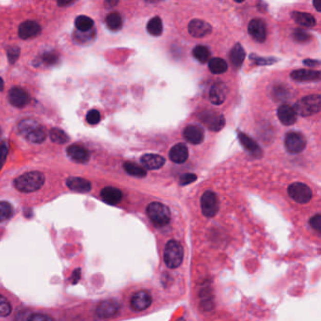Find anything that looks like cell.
I'll return each mask as SVG.
<instances>
[{"label":"cell","mask_w":321,"mask_h":321,"mask_svg":"<svg viewBox=\"0 0 321 321\" xmlns=\"http://www.w3.org/2000/svg\"><path fill=\"white\" fill-rule=\"evenodd\" d=\"M141 163L148 169H158L162 168L165 164V158L159 155L146 154L141 158Z\"/></svg>","instance_id":"603a6c76"},{"label":"cell","mask_w":321,"mask_h":321,"mask_svg":"<svg viewBox=\"0 0 321 321\" xmlns=\"http://www.w3.org/2000/svg\"><path fill=\"white\" fill-rule=\"evenodd\" d=\"M321 107V97L319 95L305 96L294 105V110L303 117H308L319 112Z\"/></svg>","instance_id":"3957f363"},{"label":"cell","mask_w":321,"mask_h":321,"mask_svg":"<svg viewBox=\"0 0 321 321\" xmlns=\"http://www.w3.org/2000/svg\"><path fill=\"white\" fill-rule=\"evenodd\" d=\"M8 59L11 63H14L20 56V48L18 46H10L7 50Z\"/></svg>","instance_id":"60d3db41"},{"label":"cell","mask_w":321,"mask_h":321,"mask_svg":"<svg viewBox=\"0 0 321 321\" xmlns=\"http://www.w3.org/2000/svg\"><path fill=\"white\" fill-rule=\"evenodd\" d=\"M120 311V304L116 299H107L102 301L96 309V315L102 319L111 318Z\"/></svg>","instance_id":"8fae6325"},{"label":"cell","mask_w":321,"mask_h":321,"mask_svg":"<svg viewBox=\"0 0 321 321\" xmlns=\"http://www.w3.org/2000/svg\"><path fill=\"white\" fill-rule=\"evenodd\" d=\"M291 78L299 82H306V81H317L320 79V72L314 71V70H306L300 69L296 70L291 73Z\"/></svg>","instance_id":"7402d4cb"},{"label":"cell","mask_w":321,"mask_h":321,"mask_svg":"<svg viewBox=\"0 0 321 321\" xmlns=\"http://www.w3.org/2000/svg\"><path fill=\"white\" fill-rule=\"evenodd\" d=\"M288 195L297 203L305 204L309 203L313 197V192L309 186L304 183L296 182L288 186Z\"/></svg>","instance_id":"52a82bcc"},{"label":"cell","mask_w":321,"mask_h":321,"mask_svg":"<svg viewBox=\"0 0 321 321\" xmlns=\"http://www.w3.org/2000/svg\"><path fill=\"white\" fill-rule=\"evenodd\" d=\"M313 4H314V6H315V8H316V11H319V8H318V5H317V4H318V2H317V1H314V3H313Z\"/></svg>","instance_id":"f907efd6"},{"label":"cell","mask_w":321,"mask_h":321,"mask_svg":"<svg viewBox=\"0 0 321 321\" xmlns=\"http://www.w3.org/2000/svg\"><path fill=\"white\" fill-rule=\"evenodd\" d=\"M212 27L201 19H194L188 24V32L194 38H203L211 33Z\"/></svg>","instance_id":"4fadbf2b"},{"label":"cell","mask_w":321,"mask_h":321,"mask_svg":"<svg viewBox=\"0 0 321 321\" xmlns=\"http://www.w3.org/2000/svg\"><path fill=\"white\" fill-rule=\"evenodd\" d=\"M75 28L79 32H88L93 28V21L90 17L80 15L75 19Z\"/></svg>","instance_id":"1f68e13d"},{"label":"cell","mask_w":321,"mask_h":321,"mask_svg":"<svg viewBox=\"0 0 321 321\" xmlns=\"http://www.w3.org/2000/svg\"><path fill=\"white\" fill-rule=\"evenodd\" d=\"M248 30L252 38L258 43H264L267 39V27L262 19H253L249 24Z\"/></svg>","instance_id":"7c38bea8"},{"label":"cell","mask_w":321,"mask_h":321,"mask_svg":"<svg viewBox=\"0 0 321 321\" xmlns=\"http://www.w3.org/2000/svg\"><path fill=\"white\" fill-rule=\"evenodd\" d=\"M286 148L290 154L301 153L306 147V140L305 137L298 132L288 133L285 140Z\"/></svg>","instance_id":"30bf717a"},{"label":"cell","mask_w":321,"mask_h":321,"mask_svg":"<svg viewBox=\"0 0 321 321\" xmlns=\"http://www.w3.org/2000/svg\"><path fill=\"white\" fill-rule=\"evenodd\" d=\"M41 33V27L35 21H26L19 26L18 34L23 40L31 39Z\"/></svg>","instance_id":"2e32d148"},{"label":"cell","mask_w":321,"mask_h":321,"mask_svg":"<svg viewBox=\"0 0 321 321\" xmlns=\"http://www.w3.org/2000/svg\"><path fill=\"white\" fill-rule=\"evenodd\" d=\"M184 259V248L176 240H169L164 249V262L169 269L180 267Z\"/></svg>","instance_id":"277c9868"},{"label":"cell","mask_w":321,"mask_h":321,"mask_svg":"<svg viewBox=\"0 0 321 321\" xmlns=\"http://www.w3.org/2000/svg\"><path fill=\"white\" fill-rule=\"evenodd\" d=\"M66 185L73 192L79 193L89 192L91 188L90 182L81 177H70L66 180Z\"/></svg>","instance_id":"cb8c5ba5"},{"label":"cell","mask_w":321,"mask_h":321,"mask_svg":"<svg viewBox=\"0 0 321 321\" xmlns=\"http://www.w3.org/2000/svg\"><path fill=\"white\" fill-rule=\"evenodd\" d=\"M201 209L203 214L207 218H213L217 215L220 209V203L215 192L207 191L203 193L201 197Z\"/></svg>","instance_id":"ba28073f"},{"label":"cell","mask_w":321,"mask_h":321,"mask_svg":"<svg viewBox=\"0 0 321 321\" xmlns=\"http://www.w3.org/2000/svg\"><path fill=\"white\" fill-rule=\"evenodd\" d=\"M196 180H197V176L194 174H184L181 176L179 183H180L181 186H186V185H190Z\"/></svg>","instance_id":"7bdbcfd3"},{"label":"cell","mask_w":321,"mask_h":321,"mask_svg":"<svg viewBox=\"0 0 321 321\" xmlns=\"http://www.w3.org/2000/svg\"><path fill=\"white\" fill-rule=\"evenodd\" d=\"M291 15L295 22L305 28H314L316 25V18L310 13L294 11Z\"/></svg>","instance_id":"484cf974"},{"label":"cell","mask_w":321,"mask_h":321,"mask_svg":"<svg viewBox=\"0 0 321 321\" xmlns=\"http://www.w3.org/2000/svg\"><path fill=\"white\" fill-rule=\"evenodd\" d=\"M277 115L284 125H292L297 121V113L294 110L293 107L289 105L280 106L277 110Z\"/></svg>","instance_id":"d6986e66"},{"label":"cell","mask_w":321,"mask_h":321,"mask_svg":"<svg viewBox=\"0 0 321 321\" xmlns=\"http://www.w3.org/2000/svg\"><path fill=\"white\" fill-rule=\"evenodd\" d=\"M246 53L242 47V45L240 44H237L235 45L231 51H230V61H231L232 65L236 69H239L242 65L243 62L245 60Z\"/></svg>","instance_id":"4316f807"},{"label":"cell","mask_w":321,"mask_h":321,"mask_svg":"<svg viewBox=\"0 0 321 321\" xmlns=\"http://www.w3.org/2000/svg\"><path fill=\"white\" fill-rule=\"evenodd\" d=\"M309 223H310L311 227L314 229V230H316V232H318V233H320L321 232V215L320 214H316L314 216V217H312L310 219V221H309Z\"/></svg>","instance_id":"ee69618b"},{"label":"cell","mask_w":321,"mask_h":321,"mask_svg":"<svg viewBox=\"0 0 321 321\" xmlns=\"http://www.w3.org/2000/svg\"><path fill=\"white\" fill-rule=\"evenodd\" d=\"M8 153H9V145L7 142H3L2 144H0V171L3 168V165L5 164Z\"/></svg>","instance_id":"b9f144b4"},{"label":"cell","mask_w":321,"mask_h":321,"mask_svg":"<svg viewBox=\"0 0 321 321\" xmlns=\"http://www.w3.org/2000/svg\"><path fill=\"white\" fill-rule=\"evenodd\" d=\"M192 55L197 60L198 62H201V63H205V62H209V60L210 59V51L206 46L197 45L192 50Z\"/></svg>","instance_id":"d6a6232c"},{"label":"cell","mask_w":321,"mask_h":321,"mask_svg":"<svg viewBox=\"0 0 321 321\" xmlns=\"http://www.w3.org/2000/svg\"><path fill=\"white\" fill-rule=\"evenodd\" d=\"M80 277H81V270L77 269L75 271H73V275H72L70 280H71V282H72L73 285H75V284H78V282H79Z\"/></svg>","instance_id":"7dc6e473"},{"label":"cell","mask_w":321,"mask_h":321,"mask_svg":"<svg viewBox=\"0 0 321 321\" xmlns=\"http://www.w3.org/2000/svg\"><path fill=\"white\" fill-rule=\"evenodd\" d=\"M11 313V305L5 297L0 295V317L8 316Z\"/></svg>","instance_id":"d590c367"},{"label":"cell","mask_w":321,"mask_h":321,"mask_svg":"<svg viewBox=\"0 0 321 321\" xmlns=\"http://www.w3.org/2000/svg\"><path fill=\"white\" fill-rule=\"evenodd\" d=\"M107 28L113 31H117L123 27V19L118 12H111L106 18Z\"/></svg>","instance_id":"4dcf8cb0"},{"label":"cell","mask_w":321,"mask_h":321,"mask_svg":"<svg viewBox=\"0 0 321 321\" xmlns=\"http://www.w3.org/2000/svg\"><path fill=\"white\" fill-rule=\"evenodd\" d=\"M31 315L32 314L28 311H21L18 313V315L15 317V321H28Z\"/></svg>","instance_id":"bcb514c9"},{"label":"cell","mask_w":321,"mask_h":321,"mask_svg":"<svg viewBox=\"0 0 321 321\" xmlns=\"http://www.w3.org/2000/svg\"><path fill=\"white\" fill-rule=\"evenodd\" d=\"M50 139L51 141H54L56 144H64L69 141L66 133L59 128H53L50 130Z\"/></svg>","instance_id":"836d02e7"},{"label":"cell","mask_w":321,"mask_h":321,"mask_svg":"<svg viewBox=\"0 0 321 321\" xmlns=\"http://www.w3.org/2000/svg\"><path fill=\"white\" fill-rule=\"evenodd\" d=\"M28 321H54L51 316L45 314H32Z\"/></svg>","instance_id":"f6af8a7d"},{"label":"cell","mask_w":321,"mask_h":321,"mask_svg":"<svg viewBox=\"0 0 321 321\" xmlns=\"http://www.w3.org/2000/svg\"><path fill=\"white\" fill-rule=\"evenodd\" d=\"M13 214V209L8 202H0V222L11 219Z\"/></svg>","instance_id":"e575fe53"},{"label":"cell","mask_w":321,"mask_h":321,"mask_svg":"<svg viewBox=\"0 0 321 321\" xmlns=\"http://www.w3.org/2000/svg\"><path fill=\"white\" fill-rule=\"evenodd\" d=\"M86 120L90 124H97L101 120V115H100V112L98 110L91 109L87 114Z\"/></svg>","instance_id":"ab89813d"},{"label":"cell","mask_w":321,"mask_h":321,"mask_svg":"<svg viewBox=\"0 0 321 321\" xmlns=\"http://www.w3.org/2000/svg\"><path fill=\"white\" fill-rule=\"evenodd\" d=\"M17 129L27 141L33 143H41L46 139V132L44 127L31 119L22 120L18 124Z\"/></svg>","instance_id":"6da1fadb"},{"label":"cell","mask_w":321,"mask_h":321,"mask_svg":"<svg viewBox=\"0 0 321 321\" xmlns=\"http://www.w3.org/2000/svg\"><path fill=\"white\" fill-rule=\"evenodd\" d=\"M250 59L258 65H271V64L278 62V60L275 58H260V56H255V55H251Z\"/></svg>","instance_id":"74e56055"},{"label":"cell","mask_w":321,"mask_h":321,"mask_svg":"<svg viewBox=\"0 0 321 321\" xmlns=\"http://www.w3.org/2000/svg\"><path fill=\"white\" fill-rule=\"evenodd\" d=\"M237 138L242 144V146L247 150L254 158H260L262 156V150L259 145L248 135L244 134L242 132H237Z\"/></svg>","instance_id":"ac0fdd59"},{"label":"cell","mask_w":321,"mask_h":321,"mask_svg":"<svg viewBox=\"0 0 321 321\" xmlns=\"http://www.w3.org/2000/svg\"><path fill=\"white\" fill-rule=\"evenodd\" d=\"M152 295L145 289L137 291L131 298V307L136 312L146 310L152 305Z\"/></svg>","instance_id":"9c48e42d"},{"label":"cell","mask_w":321,"mask_h":321,"mask_svg":"<svg viewBox=\"0 0 321 321\" xmlns=\"http://www.w3.org/2000/svg\"><path fill=\"white\" fill-rule=\"evenodd\" d=\"M209 67L210 72L214 74H220L225 73L228 69L227 62L220 58H213L209 62Z\"/></svg>","instance_id":"83f0119b"},{"label":"cell","mask_w":321,"mask_h":321,"mask_svg":"<svg viewBox=\"0 0 321 321\" xmlns=\"http://www.w3.org/2000/svg\"><path fill=\"white\" fill-rule=\"evenodd\" d=\"M228 93L227 86L222 82L215 83L209 91V100L216 106L223 104Z\"/></svg>","instance_id":"9a60e30c"},{"label":"cell","mask_w":321,"mask_h":321,"mask_svg":"<svg viewBox=\"0 0 321 321\" xmlns=\"http://www.w3.org/2000/svg\"><path fill=\"white\" fill-rule=\"evenodd\" d=\"M198 118L209 130L218 132L225 125V118L222 114L214 110H205L198 114Z\"/></svg>","instance_id":"8992f818"},{"label":"cell","mask_w":321,"mask_h":321,"mask_svg":"<svg viewBox=\"0 0 321 321\" xmlns=\"http://www.w3.org/2000/svg\"><path fill=\"white\" fill-rule=\"evenodd\" d=\"M124 169L128 175L135 176V177L141 178V177H145L147 175L146 169L131 161H127L124 164Z\"/></svg>","instance_id":"f546056e"},{"label":"cell","mask_w":321,"mask_h":321,"mask_svg":"<svg viewBox=\"0 0 321 321\" xmlns=\"http://www.w3.org/2000/svg\"><path fill=\"white\" fill-rule=\"evenodd\" d=\"M59 61V54L56 52H46L42 56V62H45L47 65H53L56 64Z\"/></svg>","instance_id":"8d00e7d4"},{"label":"cell","mask_w":321,"mask_h":321,"mask_svg":"<svg viewBox=\"0 0 321 321\" xmlns=\"http://www.w3.org/2000/svg\"><path fill=\"white\" fill-rule=\"evenodd\" d=\"M294 39L296 40L297 42L299 43H305L311 39V35L308 33L307 31L303 30V29H295V31L293 32Z\"/></svg>","instance_id":"f35d334b"},{"label":"cell","mask_w":321,"mask_h":321,"mask_svg":"<svg viewBox=\"0 0 321 321\" xmlns=\"http://www.w3.org/2000/svg\"><path fill=\"white\" fill-rule=\"evenodd\" d=\"M147 31L152 36H160L163 32V25L160 17H153L152 19L147 24Z\"/></svg>","instance_id":"f1b7e54d"},{"label":"cell","mask_w":321,"mask_h":321,"mask_svg":"<svg viewBox=\"0 0 321 321\" xmlns=\"http://www.w3.org/2000/svg\"><path fill=\"white\" fill-rule=\"evenodd\" d=\"M183 136L187 142L192 144H200L204 139V131L198 125H188L184 130Z\"/></svg>","instance_id":"e0dca14e"},{"label":"cell","mask_w":321,"mask_h":321,"mask_svg":"<svg viewBox=\"0 0 321 321\" xmlns=\"http://www.w3.org/2000/svg\"><path fill=\"white\" fill-rule=\"evenodd\" d=\"M169 157V159L175 163H184L188 158V149L186 144L177 143L171 149Z\"/></svg>","instance_id":"44dd1931"},{"label":"cell","mask_w":321,"mask_h":321,"mask_svg":"<svg viewBox=\"0 0 321 321\" xmlns=\"http://www.w3.org/2000/svg\"><path fill=\"white\" fill-rule=\"evenodd\" d=\"M8 98L11 105L16 107H26L30 101V97L28 92L18 87H14L11 89V90L9 91Z\"/></svg>","instance_id":"5bb4252c"},{"label":"cell","mask_w":321,"mask_h":321,"mask_svg":"<svg viewBox=\"0 0 321 321\" xmlns=\"http://www.w3.org/2000/svg\"><path fill=\"white\" fill-rule=\"evenodd\" d=\"M71 3H73V2H59L58 4L60 6H64L69 5V4H71Z\"/></svg>","instance_id":"681fc988"},{"label":"cell","mask_w":321,"mask_h":321,"mask_svg":"<svg viewBox=\"0 0 321 321\" xmlns=\"http://www.w3.org/2000/svg\"><path fill=\"white\" fill-rule=\"evenodd\" d=\"M147 215L153 223L158 227L167 225L171 220V211L167 205L163 203L154 202L146 209Z\"/></svg>","instance_id":"5b68a950"},{"label":"cell","mask_w":321,"mask_h":321,"mask_svg":"<svg viewBox=\"0 0 321 321\" xmlns=\"http://www.w3.org/2000/svg\"><path fill=\"white\" fill-rule=\"evenodd\" d=\"M68 156L78 163H86L90 159V154L83 146L73 144L67 148Z\"/></svg>","instance_id":"ffe728a7"},{"label":"cell","mask_w":321,"mask_h":321,"mask_svg":"<svg viewBox=\"0 0 321 321\" xmlns=\"http://www.w3.org/2000/svg\"><path fill=\"white\" fill-rule=\"evenodd\" d=\"M101 197L104 202L113 205L121 202L123 198V193L117 187L107 186L102 190Z\"/></svg>","instance_id":"d4e9b609"},{"label":"cell","mask_w":321,"mask_h":321,"mask_svg":"<svg viewBox=\"0 0 321 321\" xmlns=\"http://www.w3.org/2000/svg\"><path fill=\"white\" fill-rule=\"evenodd\" d=\"M45 184V175L40 172H29L18 176L14 180L17 191L29 193L40 190Z\"/></svg>","instance_id":"7a4b0ae2"},{"label":"cell","mask_w":321,"mask_h":321,"mask_svg":"<svg viewBox=\"0 0 321 321\" xmlns=\"http://www.w3.org/2000/svg\"><path fill=\"white\" fill-rule=\"evenodd\" d=\"M304 64L308 67H315V66H319L320 62L316 60H305Z\"/></svg>","instance_id":"c3c4849f"}]
</instances>
